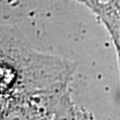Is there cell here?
Segmentation results:
<instances>
[{"mask_svg": "<svg viewBox=\"0 0 120 120\" xmlns=\"http://www.w3.org/2000/svg\"><path fill=\"white\" fill-rule=\"evenodd\" d=\"M16 79L15 70L7 65L0 66V94L8 91Z\"/></svg>", "mask_w": 120, "mask_h": 120, "instance_id": "obj_1", "label": "cell"}]
</instances>
